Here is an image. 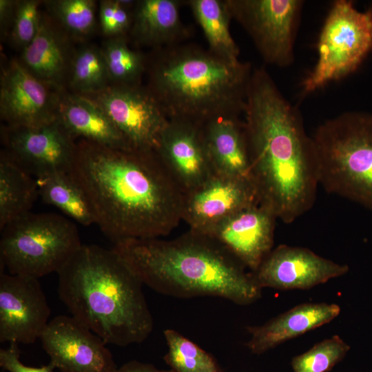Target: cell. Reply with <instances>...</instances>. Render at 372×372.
Returning <instances> with one entry per match:
<instances>
[{"instance_id": "obj_1", "label": "cell", "mask_w": 372, "mask_h": 372, "mask_svg": "<svg viewBox=\"0 0 372 372\" xmlns=\"http://www.w3.org/2000/svg\"><path fill=\"white\" fill-rule=\"evenodd\" d=\"M69 174L84 192L95 224L113 243L161 238L183 220L184 193L156 151L76 142Z\"/></svg>"}, {"instance_id": "obj_28", "label": "cell", "mask_w": 372, "mask_h": 372, "mask_svg": "<svg viewBox=\"0 0 372 372\" xmlns=\"http://www.w3.org/2000/svg\"><path fill=\"white\" fill-rule=\"evenodd\" d=\"M69 73L70 85L79 94H94L110 85L101 49L94 45H85L74 54Z\"/></svg>"}, {"instance_id": "obj_8", "label": "cell", "mask_w": 372, "mask_h": 372, "mask_svg": "<svg viewBox=\"0 0 372 372\" xmlns=\"http://www.w3.org/2000/svg\"><path fill=\"white\" fill-rule=\"evenodd\" d=\"M318 48V61L302 84L305 94L339 80L358 68L372 48V12H360L350 1H335Z\"/></svg>"}, {"instance_id": "obj_15", "label": "cell", "mask_w": 372, "mask_h": 372, "mask_svg": "<svg viewBox=\"0 0 372 372\" xmlns=\"http://www.w3.org/2000/svg\"><path fill=\"white\" fill-rule=\"evenodd\" d=\"M260 203L251 178L214 174L184 194L183 221L204 234L235 213Z\"/></svg>"}, {"instance_id": "obj_5", "label": "cell", "mask_w": 372, "mask_h": 372, "mask_svg": "<svg viewBox=\"0 0 372 372\" xmlns=\"http://www.w3.org/2000/svg\"><path fill=\"white\" fill-rule=\"evenodd\" d=\"M253 69L198 44L152 49L147 55V88L169 120L202 127L220 118L240 119Z\"/></svg>"}, {"instance_id": "obj_21", "label": "cell", "mask_w": 372, "mask_h": 372, "mask_svg": "<svg viewBox=\"0 0 372 372\" xmlns=\"http://www.w3.org/2000/svg\"><path fill=\"white\" fill-rule=\"evenodd\" d=\"M58 120L74 138L116 149L132 148L105 112L86 96L61 94Z\"/></svg>"}, {"instance_id": "obj_23", "label": "cell", "mask_w": 372, "mask_h": 372, "mask_svg": "<svg viewBox=\"0 0 372 372\" xmlns=\"http://www.w3.org/2000/svg\"><path fill=\"white\" fill-rule=\"evenodd\" d=\"M201 127L214 172L251 178L243 119L216 118Z\"/></svg>"}, {"instance_id": "obj_24", "label": "cell", "mask_w": 372, "mask_h": 372, "mask_svg": "<svg viewBox=\"0 0 372 372\" xmlns=\"http://www.w3.org/2000/svg\"><path fill=\"white\" fill-rule=\"evenodd\" d=\"M38 196L36 178L3 149L0 154V230L30 212Z\"/></svg>"}, {"instance_id": "obj_11", "label": "cell", "mask_w": 372, "mask_h": 372, "mask_svg": "<svg viewBox=\"0 0 372 372\" xmlns=\"http://www.w3.org/2000/svg\"><path fill=\"white\" fill-rule=\"evenodd\" d=\"M1 138L4 150L35 178L72 167L76 142L58 118L37 127L4 125Z\"/></svg>"}, {"instance_id": "obj_12", "label": "cell", "mask_w": 372, "mask_h": 372, "mask_svg": "<svg viewBox=\"0 0 372 372\" xmlns=\"http://www.w3.org/2000/svg\"><path fill=\"white\" fill-rule=\"evenodd\" d=\"M12 59L3 66L0 80V114L6 125L37 127L58 118L61 94ZM57 89V88H56Z\"/></svg>"}, {"instance_id": "obj_30", "label": "cell", "mask_w": 372, "mask_h": 372, "mask_svg": "<svg viewBox=\"0 0 372 372\" xmlns=\"http://www.w3.org/2000/svg\"><path fill=\"white\" fill-rule=\"evenodd\" d=\"M45 3L53 17L68 34L81 38L94 32L96 26L95 1L53 0Z\"/></svg>"}, {"instance_id": "obj_35", "label": "cell", "mask_w": 372, "mask_h": 372, "mask_svg": "<svg viewBox=\"0 0 372 372\" xmlns=\"http://www.w3.org/2000/svg\"><path fill=\"white\" fill-rule=\"evenodd\" d=\"M17 1L0 0V29L1 35L3 38L10 34Z\"/></svg>"}, {"instance_id": "obj_22", "label": "cell", "mask_w": 372, "mask_h": 372, "mask_svg": "<svg viewBox=\"0 0 372 372\" xmlns=\"http://www.w3.org/2000/svg\"><path fill=\"white\" fill-rule=\"evenodd\" d=\"M50 17L41 14L38 32L22 50L21 63L43 82L59 88L70 68L71 54L68 39Z\"/></svg>"}, {"instance_id": "obj_10", "label": "cell", "mask_w": 372, "mask_h": 372, "mask_svg": "<svg viewBox=\"0 0 372 372\" xmlns=\"http://www.w3.org/2000/svg\"><path fill=\"white\" fill-rule=\"evenodd\" d=\"M86 96L105 112L132 148L157 150L169 119L145 85L111 84Z\"/></svg>"}, {"instance_id": "obj_31", "label": "cell", "mask_w": 372, "mask_h": 372, "mask_svg": "<svg viewBox=\"0 0 372 372\" xmlns=\"http://www.w3.org/2000/svg\"><path fill=\"white\" fill-rule=\"evenodd\" d=\"M349 349L350 346L341 338L333 335L293 357L291 365L293 372H329L345 357Z\"/></svg>"}, {"instance_id": "obj_6", "label": "cell", "mask_w": 372, "mask_h": 372, "mask_svg": "<svg viewBox=\"0 0 372 372\" xmlns=\"http://www.w3.org/2000/svg\"><path fill=\"white\" fill-rule=\"evenodd\" d=\"M318 183L372 210V114L343 113L311 137Z\"/></svg>"}, {"instance_id": "obj_34", "label": "cell", "mask_w": 372, "mask_h": 372, "mask_svg": "<svg viewBox=\"0 0 372 372\" xmlns=\"http://www.w3.org/2000/svg\"><path fill=\"white\" fill-rule=\"evenodd\" d=\"M20 353L17 342H10L7 349H1L0 366L9 372H53L55 369L51 362L41 367L26 366L20 361Z\"/></svg>"}, {"instance_id": "obj_19", "label": "cell", "mask_w": 372, "mask_h": 372, "mask_svg": "<svg viewBox=\"0 0 372 372\" xmlns=\"http://www.w3.org/2000/svg\"><path fill=\"white\" fill-rule=\"evenodd\" d=\"M340 312L336 304L303 303L260 326L248 327L251 335L247 347L262 354L335 319Z\"/></svg>"}, {"instance_id": "obj_27", "label": "cell", "mask_w": 372, "mask_h": 372, "mask_svg": "<svg viewBox=\"0 0 372 372\" xmlns=\"http://www.w3.org/2000/svg\"><path fill=\"white\" fill-rule=\"evenodd\" d=\"M127 35L109 38L101 48L110 85H140L146 72L147 55L131 48Z\"/></svg>"}, {"instance_id": "obj_2", "label": "cell", "mask_w": 372, "mask_h": 372, "mask_svg": "<svg viewBox=\"0 0 372 372\" xmlns=\"http://www.w3.org/2000/svg\"><path fill=\"white\" fill-rule=\"evenodd\" d=\"M243 123L260 203L291 223L316 200L319 183L313 147L297 109L262 67L252 70Z\"/></svg>"}, {"instance_id": "obj_7", "label": "cell", "mask_w": 372, "mask_h": 372, "mask_svg": "<svg viewBox=\"0 0 372 372\" xmlns=\"http://www.w3.org/2000/svg\"><path fill=\"white\" fill-rule=\"evenodd\" d=\"M0 231L1 267L12 275L57 273L82 245L76 225L56 214L29 212Z\"/></svg>"}, {"instance_id": "obj_13", "label": "cell", "mask_w": 372, "mask_h": 372, "mask_svg": "<svg viewBox=\"0 0 372 372\" xmlns=\"http://www.w3.org/2000/svg\"><path fill=\"white\" fill-rule=\"evenodd\" d=\"M40 340L50 362L61 372H116L106 343L72 316H57Z\"/></svg>"}, {"instance_id": "obj_3", "label": "cell", "mask_w": 372, "mask_h": 372, "mask_svg": "<svg viewBox=\"0 0 372 372\" xmlns=\"http://www.w3.org/2000/svg\"><path fill=\"white\" fill-rule=\"evenodd\" d=\"M112 249L143 285L166 296L217 297L239 305L261 297L262 289L236 257L212 238L190 229L171 240H122Z\"/></svg>"}, {"instance_id": "obj_29", "label": "cell", "mask_w": 372, "mask_h": 372, "mask_svg": "<svg viewBox=\"0 0 372 372\" xmlns=\"http://www.w3.org/2000/svg\"><path fill=\"white\" fill-rule=\"evenodd\" d=\"M163 333L168 348L163 360L174 372H224L211 354L178 331Z\"/></svg>"}, {"instance_id": "obj_26", "label": "cell", "mask_w": 372, "mask_h": 372, "mask_svg": "<svg viewBox=\"0 0 372 372\" xmlns=\"http://www.w3.org/2000/svg\"><path fill=\"white\" fill-rule=\"evenodd\" d=\"M215 54L232 62H238L239 49L229 30L231 20L225 0H186Z\"/></svg>"}, {"instance_id": "obj_32", "label": "cell", "mask_w": 372, "mask_h": 372, "mask_svg": "<svg viewBox=\"0 0 372 372\" xmlns=\"http://www.w3.org/2000/svg\"><path fill=\"white\" fill-rule=\"evenodd\" d=\"M135 2L131 0L101 1L99 18L103 33L110 38L127 35L131 26Z\"/></svg>"}, {"instance_id": "obj_16", "label": "cell", "mask_w": 372, "mask_h": 372, "mask_svg": "<svg viewBox=\"0 0 372 372\" xmlns=\"http://www.w3.org/2000/svg\"><path fill=\"white\" fill-rule=\"evenodd\" d=\"M348 271L347 265L326 259L309 249L280 245L251 273L261 289L289 290L309 289Z\"/></svg>"}, {"instance_id": "obj_25", "label": "cell", "mask_w": 372, "mask_h": 372, "mask_svg": "<svg viewBox=\"0 0 372 372\" xmlns=\"http://www.w3.org/2000/svg\"><path fill=\"white\" fill-rule=\"evenodd\" d=\"M39 196L83 226L95 224L90 203L69 172H56L36 178Z\"/></svg>"}, {"instance_id": "obj_36", "label": "cell", "mask_w": 372, "mask_h": 372, "mask_svg": "<svg viewBox=\"0 0 372 372\" xmlns=\"http://www.w3.org/2000/svg\"><path fill=\"white\" fill-rule=\"evenodd\" d=\"M116 372H174L172 370L158 369L152 364L132 360L123 364Z\"/></svg>"}, {"instance_id": "obj_14", "label": "cell", "mask_w": 372, "mask_h": 372, "mask_svg": "<svg viewBox=\"0 0 372 372\" xmlns=\"http://www.w3.org/2000/svg\"><path fill=\"white\" fill-rule=\"evenodd\" d=\"M50 316L39 279L1 272V342L34 343L45 331Z\"/></svg>"}, {"instance_id": "obj_33", "label": "cell", "mask_w": 372, "mask_h": 372, "mask_svg": "<svg viewBox=\"0 0 372 372\" xmlns=\"http://www.w3.org/2000/svg\"><path fill=\"white\" fill-rule=\"evenodd\" d=\"M39 3L35 0L17 1L10 36L14 45L22 50L32 42L38 32L41 16Z\"/></svg>"}, {"instance_id": "obj_18", "label": "cell", "mask_w": 372, "mask_h": 372, "mask_svg": "<svg viewBox=\"0 0 372 372\" xmlns=\"http://www.w3.org/2000/svg\"><path fill=\"white\" fill-rule=\"evenodd\" d=\"M156 152L184 194L215 174L202 127L195 124L169 120Z\"/></svg>"}, {"instance_id": "obj_4", "label": "cell", "mask_w": 372, "mask_h": 372, "mask_svg": "<svg viewBox=\"0 0 372 372\" xmlns=\"http://www.w3.org/2000/svg\"><path fill=\"white\" fill-rule=\"evenodd\" d=\"M71 316L106 344L141 343L154 327L143 283L112 249L82 245L57 272Z\"/></svg>"}, {"instance_id": "obj_9", "label": "cell", "mask_w": 372, "mask_h": 372, "mask_svg": "<svg viewBox=\"0 0 372 372\" xmlns=\"http://www.w3.org/2000/svg\"><path fill=\"white\" fill-rule=\"evenodd\" d=\"M231 19L248 33L263 60L285 67L293 60L299 0H225Z\"/></svg>"}, {"instance_id": "obj_20", "label": "cell", "mask_w": 372, "mask_h": 372, "mask_svg": "<svg viewBox=\"0 0 372 372\" xmlns=\"http://www.w3.org/2000/svg\"><path fill=\"white\" fill-rule=\"evenodd\" d=\"M180 0L136 1L128 34L138 45L152 49L185 42L190 30L183 23Z\"/></svg>"}, {"instance_id": "obj_17", "label": "cell", "mask_w": 372, "mask_h": 372, "mask_svg": "<svg viewBox=\"0 0 372 372\" xmlns=\"http://www.w3.org/2000/svg\"><path fill=\"white\" fill-rule=\"evenodd\" d=\"M277 219L269 207L258 203L227 218L203 235L220 244L254 271L273 249Z\"/></svg>"}]
</instances>
